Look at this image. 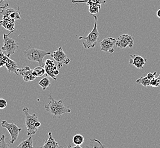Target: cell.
Here are the masks:
<instances>
[{
  "mask_svg": "<svg viewBox=\"0 0 160 148\" xmlns=\"http://www.w3.org/2000/svg\"><path fill=\"white\" fill-rule=\"evenodd\" d=\"M130 57L131 59L129 62L131 65L134 66L138 69H142L144 68V66L147 61L146 59L138 55H131Z\"/></svg>",
  "mask_w": 160,
  "mask_h": 148,
  "instance_id": "8fae6325",
  "label": "cell"
},
{
  "mask_svg": "<svg viewBox=\"0 0 160 148\" xmlns=\"http://www.w3.org/2000/svg\"><path fill=\"white\" fill-rule=\"evenodd\" d=\"M45 65L48 66H51V67L55 66L54 62L53 61H52L51 59H47V60L45 61Z\"/></svg>",
  "mask_w": 160,
  "mask_h": 148,
  "instance_id": "f546056e",
  "label": "cell"
},
{
  "mask_svg": "<svg viewBox=\"0 0 160 148\" xmlns=\"http://www.w3.org/2000/svg\"><path fill=\"white\" fill-rule=\"evenodd\" d=\"M36 78V76L34 75V74L32 73V74H29L28 75H26L25 76L23 77V81H26V82H28V81H34Z\"/></svg>",
  "mask_w": 160,
  "mask_h": 148,
  "instance_id": "484cf974",
  "label": "cell"
},
{
  "mask_svg": "<svg viewBox=\"0 0 160 148\" xmlns=\"http://www.w3.org/2000/svg\"><path fill=\"white\" fill-rule=\"evenodd\" d=\"M12 32H10L9 34H3V45L1 49L2 51L7 52V55L10 57L12 55L14 54L15 52L19 48V45L18 43L14 39L10 38V34Z\"/></svg>",
  "mask_w": 160,
  "mask_h": 148,
  "instance_id": "5b68a950",
  "label": "cell"
},
{
  "mask_svg": "<svg viewBox=\"0 0 160 148\" xmlns=\"http://www.w3.org/2000/svg\"><path fill=\"white\" fill-rule=\"evenodd\" d=\"M9 143H7L5 140V136L2 135L0 139V148H10Z\"/></svg>",
  "mask_w": 160,
  "mask_h": 148,
  "instance_id": "d4e9b609",
  "label": "cell"
},
{
  "mask_svg": "<svg viewBox=\"0 0 160 148\" xmlns=\"http://www.w3.org/2000/svg\"><path fill=\"white\" fill-rule=\"evenodd\" d=\"M0 14L2 15V18L5 20L21 19L19 7H18L17 10L13 9L2 10V11L0 12Z\"/></svg>",
  "mask_w": 160,
  "mask_h": 148,
  "instance_id": "30bf717a",
  "label": "cell"
},
{
  "mask_svg": "<svg viewBox=\"0 0 160 148\" xmlns=\"http://www.w3.org/2000/svg\"><path fill=\"white\" fill-rule=\"evenodd\" d=\"M41 126V123L39 122V121H37V122H36L35 124V128H39L40 126Z\"/></svg>",
  "mask_w": 160,
  "mask_h": 148,
  "instance_id": "836d02e7",
  "label": "cell"
},
{
  "mask_svg": "<svg viewBox=\"0 0 160 148\" xmlns=\"http://www.w3.org/2000/svg\"><path fill=\"white\" fill-rule=\"evenodd\" d=\"M17 148H34L32 136H30L28 139L21 142Z\"/></svg>",
  "mask_w": 160,
  "mask_h": 148,
  "instance_id": "2e32d148",
  "label": "cell"
},
{
  "mask_svg": "<svg viewBox=\"0 0 160 148\" xmlns=\"http://www.w3.org/2000/svg\"><path fill=\"white\" fill-rule=\"evenodd\" d=\"M9 1H10V0H9Z\"/></svg>",
  "mask_w": 160,
  "mask_h": 148,
  "instance_id": "ab89813d",
  "label": "cell"
},
{
  "mask_svg": "<svg viewBox=\"0 0 160 148\" xmlns=\"http://www.w3.org/2000/svg\"><path fill=\"white\" fill-rule=\"evenodd\" d=\"M48 139L45 142L44 145L40 148H64L59 145L58 142L55 141L51 132H48Z\"/></svg>",
  "mask_w": 160,
  "mask_h": 148,
  "instance_id": "7c38bea8",
  "label": "cell"
},
{
  "mask_svg": "<svg viewBox=\"0 0 160 148\" xmlns=\"http://www.w3.org/2000/svg\"><path fill=\"white\" fill-rule=\"evenodd\" d=\"M156 74H157V72H154L153 73H148L147 74V77L151 81V80H152L154 78H155V76H156Z\"/></svg>",
  "mask_w": 160,
  "mask_h": 148,
  "instance_id": "4dcf8cb0",
  "label": "cell"
},
{
  "mask_svg": "<svg viewBox=\"0 0 160 148\" xmlns=\"http://www.w3.org/2000/svg\"><path fill=\"white\" fill-rule=\"evenodd\" d=\"M0 109H1V108H0Z\"/></svg>",
  "mask_w": 160,
  "mask_h": 148,
  "instance_id": "60d3db41",
  "label": "cell"
},
{
  "mask_svg": "<svg viewBox=\"0 0 160 148\" xmlns=\"http://www.w3.org/2000/svg\"><path fill=\"white\" fill-rule=\"evenodd\" d=\"M84 141V137L81 135H76L74 136L72 139V142L76 145H82Z\"/></svg>",
  "mask_w": 160,
  "mask_h": 148,
  "instance_id": "603a6c76",
  "label": "cell"
},
{
  "mask_svg": "<svg viewBox=\"0 0 160 148\" xmlns=\"http://www.w3.org/2000/svg\"><path fill=\"white\" fill-rule=\"evenodd\" d=\"M90 141L92 142V143H91V145L92 147L91 148H104L105 147V146L102 145L100 141L96 139H91Z\"/></svg>",
  "mask_w": 160,
  "mask_h": 148,
  "instance_id": "cb8c5ba5",
  "label": "cell"
},
{
  "mask_svg": "<svg viewBox=\"0 0 160 148\" xmlns=\"http://www.w3.org/2000/svg\"><path fill=\"white\" fill-rule=\"evenodd\" d=\"M150 82H151V81L147 76H145V77L141 76V77H140L139 79H138L136 81V83L142 85L144 87L150 86Z\"/></svg>",
  "mask_w": 160,
  "mask_h": 148,
  "instance_id": "44dd1931",
  "label": "cell"
},
{
  "mask_svg": "<svg viewBox=\"0 0 160 148\" xmlns=\"http://www.w3.org/2000/svg\"><path fill=\"white\" fill-rule=\"evenodd\" d=\"M134 37L127 34H122L119 36L118 38L116 39V46L120 49L125 48L127 47L132 48L134 44Z\"/></svg>",
  "mask_w": 160,
  "mask_h": 148,
  "instance_id": "52a82bcc",
  "label": "cell"
},
{
  "mask_svg": "<svg viewBox=\"0 0 160 148\" xmlns=\"http://www.w3.org/2000/svg\"><path fill=\"white\" fill-rule=\"evenodd\" d=\"M22 111L25 116V126L27 129V135L28 136L35 135L38 129L35 126V123L39 121L38 116L35 113H33L32 115L30 114L28 107H24Z\"/></svg>",
  "mask_w": 160,
  "mask_h": 148,
  "instance_id": "277c9868",
  "label": "cell"
},
{
  "mask_svg": "<svg viewBox=\"0 0 160 148\" xmlns=\"http://www.w3.org/2000/svg\"><path fill=\"white\" fill-rule=\"evenodd\" d=\"M51 57L58 63L68 65L70 62V59L68 58L67 55L63 52L62 47H59L58 50L53 52V53L51 54Z\"/></svg>",
  "mask_w": 160,
  "mask_h": 148,
  "instance_id": "9c48e42d",
  "label": "cell"
},
{
  "mask_svg": "<svg viewBox=\"0 0 160 148\" xmlns=\"http://www.w3.org/2000/svg\"><path fill=\"white\" fill-rule=\"evenodd\" d=\"M1 126L4 128H6L9 133L11 137V140L10 141V144H13L16 141L18 137L19 132L22 129L20 128L17 126L15 123H9L7 120H2L1 122Z\"/></svg>",
  "mask_w": 160,
  "mask_h": 148,
  "instance_id": "8992f818",
  "label": "cell"
},
{
  "mask_svg": "<svg viewBox=\"0 0 160 148\" xmlns=\"http://www.w3.org/2000/svg\"><path fill=\"white\" fill-rule=\"evenodd\" d=\"M45 70H46V73L47 75L51 77L52 79H53L55 81L57 80V76H55L54 74V72L55 70H57V66H54V67H51V66H48L45 65Z\"/></svg>",
  "mask_w": 160,
  "mask_h": 148,
  "instance_id": "e0dca14e",
  "label": "cell"
},
{
  "mask_svg": "<svg viewBox=\"0 0 160 148\" xmlns=\"http://www.w3.org/2000/svg\"><path fill=\"white\" fill-rule=\"evenodd\" d=\"M156 14H157V16L158 18H160V9H158L156 12Z\"/></svg>",
  "mask_w": 160,
  "mask_h": 148,
  "instance_id": "8d00e7d4",
  "label": "cell"
},
{
  "mask_svg": "<svg viewBox=\"0 0 160 148\" xmlns=\"http://www.w3.org/2000/svg\"><path fill=\"white\" fill-rule=\"evenodd\" d=\"M116 39L113 37L104 39L100 43L101 50L102 52L112 54L115 51L114 46H116Z\"/></svg>",
  "mask_w": 160,
  "mask_h": 148,
  "instance_id": "ba28073f",
  "label": "cell"
},
{
  "mask_svg": "<svg viewBox=\"0 0 160 148\" xmlns=\"http://www.w3.org/2000/svg\"><path fill=\"white\" fill-rule=\"evenodd\" d=\"M63 65V63H58V65H57V67L59 68H61L62 67Z\"/></svg>",
  "mask_w": 160,
  "mask_h": 148,
  "instance_id": "74e56055",
  "label": "cell"
},
{
  "mask_svg": "<svg viewBox=\"0 0 160 148\" xmlns=\"http://www.w3.org/2000/svg\"><path fill=\"white\" fill-rule=\"evenodd\" d=\"M88 7H89L88 10L90 12V15L93 16V15H95V14L96 13L99 12V10L101 9L102 5L96 4V3H93V4L90 5Z\"/></svg>",
  "mask_w": 160,
  "mask_h": 148,
  "instance_id": "ac0fdd59",
  "label": "cell"
},
{
  "mask_svg": "<svg viewBox=\"0 0 160 148\" xmlns=\"http://www.w3.org/2000/svg\"><path fill=\"white\" fill-rule=\"evenodd\" d=\"M38 84L39 86L42 87L43 90H46L48 87L50 86L51 81L48 77H45L39 81Z\"/></svg>",
  "mask_w": 160,
  "mask_h": 148,
  "instance_id": "ffe728a7",
  "label": "cell"
},
{
  "mask_svg": "<svg viewBox=\"0 0 160 148\" xmlns=\"http://www.w3.org/2000/svg\"><path fill=\"white\" fill-rule=\"evenodd\" d=\"M15 23L16 20L15 19H9V20H5L2 19L0 21V26L3 27V28L9 30L10 32H14L16 31L15 29Z\"/></svg>",
  "mask_w": 160,
  "mask_h": 148,
  "instance_id": "5bb4252c",
  "label": "cell"
},
{
  "mask_svg": "<svg viewBox=\"0 0 160 148\" xmlns=\"http://www.w3.org/2000/svg\"><path fill=\"white\" fill-rule=\"evenodd\" d=\"M51 52H46L38 48H34L32 45H29L24 52L25 58L31 62H37L39 66H44L43 58L46 55H51Z\"/></svg>",
  "mask_w": 160,
  "mask_h": 148,
  "instance_id": "7a4b0ae2",
  "label": "cell"
},
{
  "mask_svg": "<svg viewBox=\"0 0 160 148\" xmlns=\"http://www.w3.org/2000/svg\"><path fill=\"white\" fill-rule=\"evenodd\" d=\"M59 74V71L58 70V69L56 70H55L54 72V74L55 76H57Z\"/></svg>",
  "mask_w": 160,
  "mask_h": 148,
  "instance_id": "d590c367",
  "label": "cell"
},
{
  "mask_svg": "<svg viewBox=\"0 0 160 148\" xmlns=\"http://www.w3.org/2000/svg\"><path fill=\"white\" fill-rule=\"evenodd\" d=\"M46 73V70H45V68L42 66H38L35 67L33 70L32 74H34V75L37 77H41L42 76H43Z\"/></svg>",
  "mask_w": 160,
  "mask_h": 148,
  "instance_id": "d6986e66",
  "label": "cell"
},
{
  "mask_svg": "<svg viewBox=\"0 0 160 148\" xmlns=\"http://www.w3.org/2000/svg\"><path fill=\"white\" fill-rule=\"evenodd\" d=\"M5 67H6L8 71L10 74H15L17 75H18L19 68L18 67L16 62L11 59L10 58H9V59L5 63Z\"/></svg>",
  "mask_w": 160,
  "mask_h": 148,
  "instance_id": "4fadbf2b",
  "label": "cell"
},
{
  "mask_svg": "<svg viewBox=\"0 0 160 148\" xmlns=\"http://www.w3.org/2000/svg\"><path fill=\"white\" fill-rule=\"evenodd\" d=\"M68 148H83L82 147H81L80 145H75L74 146H72V145H68Z\"/></svg>",
  "mask_w": 160,
  "mask_h": 148,
  "instance_id": "d6a6232c",
  "label": "cell"
},
{
  "mask_svg": "<svg viewBox=\"0 0 160 148\" xmlns=\"http://www.w3.org/2000/svg\"><path fill=\"white\" fill-rule=\"evenodd\" d=\"M93 17L95 19V25L92 31L86 37L82 36H80L79 37V40H86V41L83 43V45L84 48H94L96 46L98 41L99 40V32H98L97 27L98 16H96V15H93Z\"/></svg>",
  "mask_w": 160,
  "mask_h": 148,
  "instance_id": "3957f363",
  "label": "cell"
},
{
  "mask_svg": "<svg viewBox=\"0 0 160 148\" xmlns=\"http://www.w3.org/2000/svg\"><path fill=\"white\" fill-rule=\"evenodd\" d=\"M7 106V100H5L2 98H0V108L1 109H4Z\"/></svg>",
  "mask_w": 160,
  "mask_h": 148,
  "instance_id": "f1b7e54d",
  "label": "cell"
},
{
  "mask_svg": "<svg viewBox=\"0 0 160 148\" xmlns=\"http://www.w3.org/2000/svg\"><path fill=\"white\" fill-rule=\"evenodd\" d=\"M157 78H158V79H159V80H160V75H159V76H158V77H157Z\"/></svg>",
  "mask_w": 160,
  "mask_h": 148,
  "instance_id": "f35d334b",
  "label": "cell"
},
{
  "mask_svg": "<svg viewBox=\"0 0 160 148\" xmlns=\"http://www.w3.org/2000/svg\"><path fill=\"white\" fill-rule=\"evenodd\" d=\"M5 55H6V54H5L2 51V50L1 48H0V60H2V59Z\"/></svg>",
  "mask_w": 160,
  "mask_h": 148,
  "instance_id": "1f68e13d",
  "label": "cell"
},
{
  "mask_svg": "<svg viewBox=\"0 0 160 148\" xmlns=\"http://www.w3.org/2000/svg\"><path fill=\"white\" fill-rule=\"evenodd\" d=\"M72 2L73 3H85L88 6L91 4L96 3L98 5H104L106 2V0H72Z\"/></svg>",
  "mask_w": 160,
  "mask_h": 148,
  "instance_id": "9a60e30c",
  "label": "cell"
},
{
  "mask_svg": "<svg viewBox=\"0 0 160 148\" xmlns=\"http://www.w3.org/2000/svg\"><path fill=\"white\" fill-rule=\"evenodd\" d=\"M9 3L7 2L5 0H0V9L3 10L9 7Z\"/></svg>",
  "mask_w": 160,
  "mask_h": 148,
  "instance_id": "83f0119b",
  "label": "cell"
},
{
  "mask_svg": "<svg viewBox=\"0 0 160 148\" xmlns=\"http://www.w3.org/2000/svg\"><path fill=\"white\" fill-rule=\"evenodd\" d=\"M5 66V63L2 60H0V68L3 67Z\"/></svg>",
  "mask_w": 160,
  "mask_h": 148,
  "instance_id": "e575fe53",
  "label": "cell"
},
{
  "mask_svg": "<svg viewBox=\"0 0 160 148\" xmlns=\"http://www.w3.org/2000/svg\"><path fill=\"white\" fill-rule=\"evenodd\" d=\"M160 81L158 78H154L151 80L150 82V86L152 87H158L160 86Z\"/></svg>",
  "mask_w": 160,
  "mask_h": 148,
  "instance_id": "4316f807",
  "label": "cell"
},
{
  "mask_svg": "<svg viewBox=\"0 0 160 148\" xmlns=\"http://www.w3.org/2000/svg\"><path fill=\"white\" fill-rule=\"evenodd\" d=\"M48 97L49 102L45 105V110L54 117H60L64 113L71 112V110L64 106L62 100H54L50 93L48 94Z\"/></svg>",
  "mask_w": 160,
  "mask_h": 148,
  "instance_id": "6da1fadb",
  "label": "cell"
},
{
  "mask_svg": "<svg viewBox=\"0 0 160 148\" xmlns=\"http://www.w3.org/2000/svg\"><path fill=\"white\" fill-rule=\"evenodd\" d=\"M32 72H33V70H32L29 66H25V67L19 68L18 74L23 77L26 75H28L29 74H32Z\"/></svg>",
  "mask_w": 160,
  "mask_h": 148,
  "instance_id": "7402d4cb",
  "label": "cell"
}]
</instances>
